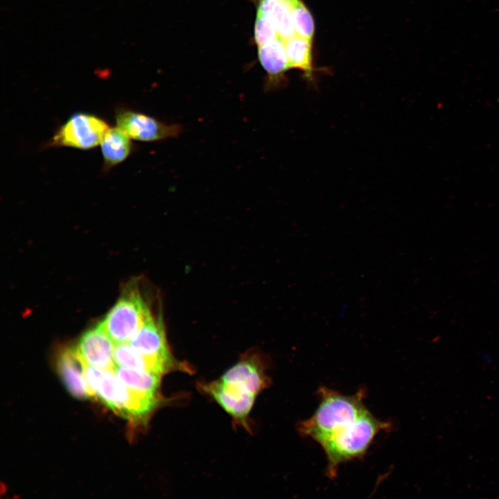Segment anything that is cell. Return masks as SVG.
<instances>
[{"label":"cell","instance_id":"obj_1","mask_svg":"<svg viewBox=\"0 0 499 499\" xmlns=\"http://www.w3.org/2000/svg\"><path fill=\"white\" fill-rule=\"evenodd\" d=\"M319 403L314 414L300 423L299 432L319 444L357 419L367 410L363 393L348 396L328 387L319 390Z\"/></svg>","mask_w":499,"mask_h":499},{"label":"cell","instance_id":"obj_2","mask_svg":"<svg viewBox=\"0 0 499 499\" xmlns=\"http://www.w3.org/2000/svg\"><path fill=\"white\" fill-rule=\"evenodd\" d=\"M85 373L96 396L112 410L132 422H146L160 401L159 396L128 387L114 371L100 370L85 362Z\"/></svg>","mask_w":499,"mask_h":499},{"label":"cell","instance_id":"obj_3","mask_svg":"<svg viewBox=\"0 0 499 499\" xmlns=\"http://www.w3.org/2000/svg\"><path fill=\"white\" fill-rule=\"evenodd\" d=\"M388 428L389 423L378 419L367 410L322 442L319 445L326 456L329 476L335 477L341 464L365 455L377 434Z\"/></svg>","mask_w":499,"mask_h":499},{"label":"cell","instance_id":"obj_4","mask_svg":"<svg viewBox=\"0 0 499 499\" xmlns=\"http://www.w3.org/2000/svg\"><path fill=\"white\" fill-rule=\"evenodd\" d=\"M140 294L128 288L100 322L115 344L129 341L150 315Z\"/></svg>","mask_w":499,"mask_h":499},{"label":"cell","instance_id":"obj_5","mask_svg":"<svg viewBox=\"0 0 499 499\" xmlns=\"http://www.w3.org/2000/svg\"><path fill=\"white\" fill-rule=\"evenodd\" d=\"M109 128L107 123L98 116L77 112L58 128L48 146L91 149L100 143Z\"/></svg>","mask_w":499,"mask_h":499},{"label":"cell","instance_id":"obj_6","mask_svg":"<svg viewBox=\"0 0 499 499\" xmlns=\"http://www.w3.org/2000/svg\"><path fill=\"white\" fill-rule=\"evenodd\" d=\"M115 119L117 126L131 139L141 141L152 142L175 138L182 131L179 124H166L152 116L125 107L116 110Z\"/></svg>","mask_w":499,"mask_h":499},{"label":"cell","instance_id":"obj_7","mask_svg":"<svg viewBox=\"0 0 499 499\" xmlns=\"http://www.w3.org/2000/svg\"><path fill=\"white\" fill-rule=\"evenodd\" d=\"M115 343L100 323L87 331L80 338L76 348L84 361L100 370L113 371Z\"/></svg>","mask_w":499,"mask_h":499},{"label":"cell","instance_id":"obj_8","mask_svg":"<svg viewBox=\"0 0 499 499\" xmlns=\"http://www.w3.org/2000/svg\"><path fill=\"white\" fill-rule=\"evenodd\" d=\"M57 365L63 382L73 396L80 399L96 397L86 378L85 361L76 347L62 351Z\"/></svg>","mask_w":499,"mask_h":499},{"label":"cell","instance_id":"obj_9","mask_svg":"<svg viewBox=\"0 0 499 499\" xmlns=\"http://www.w3.org/2000/svg\"><path fill=\"white\" fill-rule=\"evenodd\" d=\"M129 344L146 356L168 361L175 360L168 347L162 321L160 318L155 319L151 314L129 340Z\"/></svg>","mask_w":499,"mask_h":499},{"label":"cell","instance_id":"obj_10","mask_svg":"<svg viewBox=\"0 0 499 499\" xmlns=\"http://www.w3.org/2000/svg\"><path fill=\"white\" fill-rule=\"evenodd\" d=\"M202 388L235 419L245 423L256 396L225 383L220 379L204 384Z\"/></svg>","mask_w":499,"mask_h":499},{"label":"cell","instance_id":"obj_11","mask_svg":"<svg viewBox=\"0 0 499 499\" xmlns=\"http://www.w3.org/2000/svg\"><path fill=\"white\" fill-rule=\"evenodd\" d=\"M228 385L256 396L266 387L263 369L254 356H247L229 369L220 378Z\"/></svg>","mask_w":499,"mask_h":499},{"label":"cell","instance_id":"obj_12","mask_svg":"<svg viewBox=\"0 0 499 499\" xmlns=\"http://www.w3.org/2000/svg\"><path fill=\"white\" fill-rule=\"evenodd\" d=\"M114 358L115 364L118 366L152 372L161 376L168 371L178 369L181 367L175 360L168 361L146 356L126 342L115 345Z\"/></svg>","mask_w":499,"mask_h":499},{"label":"cell","instance_id":"obj_13","mask_svg":"<svg viewBox=\"0 0 499 499\" xmlns=\"http://www.w3.org/2000/svg\"><path fill=\"white\" fill-rule=\"evenodd\" d=\"M258 58L271 86L279 84L285 73L290 69L285 41L281 37L258 46Z\"/></svg>","mask_w":499,"mask_h":499},{"label":"cell","instance_id":"obj_14","mask_svg":"<svg viewBox=\"0 0 499 499\" xmlns=\"http://www.w3.org/2000/svg\"><path fill=\"white\" fill-rule=\"evenodd\" d=\"M105 170L123 161L131 153V138L120 127L109 128L100 142Z\"/></svg>","mask_w":499,"mask_h":499},{"label":"cell","instance_id":"obj_15","mask_svg":"<svg viewBox=\"0 0 499 499\" xmlns=\"http://www.w3.org/2000/svg\"><path fill=\"white\" fill-rule=\"evenodd\" d=\"M296 0H259L257 13L268 17L277 33L286 41L295 36L292 10Z\"/></svg>","mask_w":499,"mask_h":499},{"label":"cell","instance_id":"obj_16","mask_svg":"<svg viewBox=\"0 0 499 499\" xmlns=\"http://www.w3.org/2000/svg\"><path fill=\"white\" fill-rule=\"evenodd\" d=\"M114 372L128 387L140 393L159 396L158 390L162 376L115 365Z\"/></svg>","mask_w":499,"mask_h":499},{"label":"cell","instance_id":"obj_17","mask_svg":"<svg viewBox=\"0 0 499 499\" xmlns=\"http://www.w3.org/2000/svg\"><path fill=\"white\" fill-rule=\"evenodd\" d=\"M286 51L290 68L302 71L306 79H313L312 42L297 35L285 41Z\"/></svg>","mask_w":499,"mask_h":499},{"label":"cell","instance_id":"obj_18","mask_svg":"<svg viewBox=\"0 0 499 499\" xmlns=\"http://www.w3.org/2000/svg\"><path fill=\"white\" fill-rule=\"evenodd\" d=\"M292 19L295 34L313 41L315 24L313 16L301 0H296L292 10Z\"/></svg>","mask_w":499,"mask_h":499},{"label":"cell","instance_id":"obj_19","mask_svg":"<svg viewBox=\"0 0 499 499\" xmlns=\"http://www.w3.org/2000/svg\"><path fill=\"white\" fill-rule=\"evenodd\" d=\"M254 41L258 46L279 37L271 20L264 15L257 13L254 24Z\"/></svg>","mask_w":499,"mask_h":499}]
</instances>
